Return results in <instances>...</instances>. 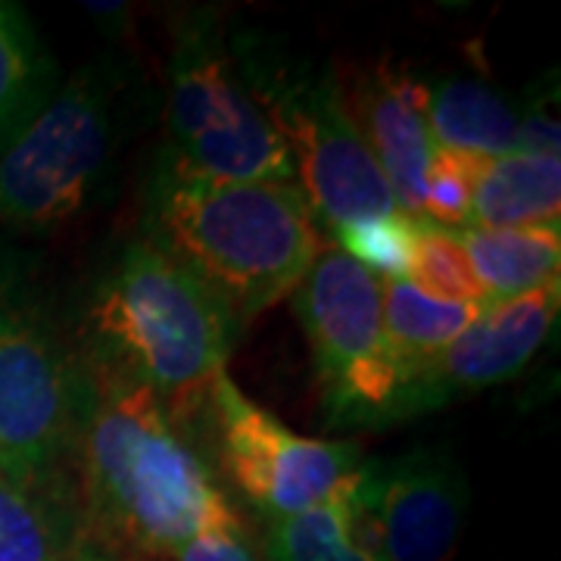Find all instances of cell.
<instances>
[{"mask_svg":"<svg viewBox=\"0 0 561 561\" xmlns=\"http://www.w3.org/2000/svg\"><path fill=\"white\" fill-rule=\"evenodd\" d=\"M522 110L502 91L474 79H449L427 88V128L434 147L478 157L515 153Z\"/></svg>","mask_w":561,"mask_h":561,"instance_id":"15","label":"cell"},{"mask_svg":"<svg viewBox=\"0 0 561 561\" xmlns=\"http://www.w3.org/2000/svg\"><path fill=\"white\" fill-rule=\"evenodd\" d=\"M228 47L247 91L290 150L297 184L316 219L337 231L400 213L331 62L260 28L234 32Z\"/></svg>","mask_w":561,"mask_h":561,"instance_id":"4","label":"cell"},{"mask_svg":"<svg viewBox=\"0 0 561 561\" xmlns=\"http://www.w3.org/2000/svg\"><path fill=\"white\" fill-rule=\"evenodd\" d=\"M66 561H116V559H113V556H106V552H101L98 546L79 540V546L72 549V556H69Z\"/></svg>","mask_w":561,"mask_h":561,"instance_id":"25","label":"cell"},{"mask_svg":"<svg viewBox=\"0 0 561 561\" xmlns=\"http://www.w3.org/2000/svg\"><path fill=\"white\" fill-rule=\"evenodd\" d=\"M294 309L309 341L328 424L343 431L383 427L400 371L383 334L381 278L331 243L294 290Z\"/></svg>","mask_w":561,"mask_h":561,"instance_id":"8","label":"cell"},{"mask_svg":"<svg viewBox=\"0 0 561 561\" xmlns=\"http://www.w3.org/2000/svg\"><path fill=\"white\" fill-rule=\"evenodd\" d=\"M243 324L153 241H131L103 268L81 312V365L150 390L187 431L225 371Z\"/></svg>","mask_w":561,"mask_h":561,"instance_id":"2","label":"cell"},{"mask_svg":"<svg viewBox=\"0 0 561 561\" xmlns=\"http://www.w3.org/2000/svg\"><path fill=\"white\" fill-rule=\"evenodd\" d=\"M412 221L402 213L383 219L353 221L334 231V247L343 250L350 260L381 280L405 278L409 268V247H412Z\"/></svg>","mask_w":561,"mask_h":561,"instance_id":"22","label":"cell"},{"mask_svg":"<svg viewBox=\"0 0 561 561\" xmlns=\"http://www.w3.org/2000/svg\"><path fill=\"white\" fill-rule=\"evenodd\" d=\"M486 162L490 157L434 147L427 179H424V216L421 219L434 221L449 231L468 228L474 187H478V179H481Z\"/></svg>","mask_w":561,"mask_h":561,"instance_id":"21","label":"cell"},{"mask_svg":"<svg viewBox=\"0 0 561 561\" xmlns=\"http://www.w3.org/2000/svg\"><path fill=\"white\" fill-rule=\"evenodd\" d=\"M72 443L81 540L116 561H165L184 542L238 522V508L191 431L140 383L84 368Z\"/></svg>","mask_w":561,"mask_h":561,"instance_id":"1","label":"cell"},{"mask_svg":"<svg viewBox=\"0 0 561 561\" xmlns=\"http://www.w3.org/2000/svg\"><path fill=\"white\" fill-rule=\"evenodd\" d=\"M350 113L383 181L409 219L424 216V179L434 157L427 84L393 62L371 66L353 88Z\"/></svg>","mask_w":561,"mask_h":561,"instance_id":"12","label":"cell"},{"mask_svg":"<svg viewBox=\"0 0 561 561\" xmlns=\"http://www.w3.org/2000/svg\"><path fill=\"white\" fill-rule=\"evenodd\" d=\"M57 91V62L28 13L0 0V153Z\"/></svg>","mask_w":561,"mask_h":561,"instance_id":"18","label":"cell"},{"mask_svg":"<svg viewBox=\"0 0 561 561\" xmlns=\"http://www.w3.org/2000/svg\"><path fill=\"white\" fill-rule=\"evenodd\" d=\"M559 300V287H546L512 300L486 302L481 316L440 356H434L397 390L383 415V427L437 412L461 397L515 378L552 334Z\"/></svg>","mask_w":561,"mask_h":561,"instance_id":"11","label":"cell"},{"mask_svg":"<svg viewBox=\"0 0 561 561\" xmlns=\"http://www.w3.org/2000/svg\"><path fill=\"white\" fill-rule=\"evenodd\" d=\"M165 561H272L262 540H256L243 518L231 524L213 527L191 542H184L179 552H172Z\"/></svg>","mask_w":561,"mask_h":561,"instance_id":"23","label":"cell"},{"mask_svg":"<svg viewBox=\"0 0 561 561\" xmlns=\"http://www.w3.org/2000/svg\"><path fill=\"white\" fill-rule=\"evenodd\" d=\"M79 540V502L60 478L16 483L0 474V561H66Z\"/></svg>","mask_w":561,"mask_h":561,"instance_id":"14","label":"cell"},{"mask_svg":"<svg viewBox=\"0 0 561 561\" xmlns=\"http://www.w3.org/2000/svg\"><path fill=\"white\" fill-rule=\"evenodd\" d=\"M549 94H556V88H552V91H540V94L522 110V125H518L515 153L559 157V113H556V106H549Z\"/></svg>","mask_w":561,"mask_h":561,"instance_id":"24","label":"cell"},{"mask_svg":"<svg viewBox=\"0 0 561 561\" xmlns=\"http://www.w3.org/2000/svg\"><path fill=\"white\" fill-rule=\"evenodd\" d=\"M128 66L94 57L62 81L0 153V225L54 231L94 197L116 153Z\"/></svg>","mask_w":561,"mask_h":561,"instance_id":"5","label":"cell"},{"mask_svg":"<svg viewBox=\"0 0 561 561\" xmlns=\"http://www.w3.org/2000/svg\"><path fill=\"white\" fill-rule=\"evenodd\" d=\"M147 231L241 324L294 297L324 250L297 184L206 179L165 153L150 184Z\"/></svg>","mask_w":561,"mask_h":561,"instance_id":"3","label":"cell"},{"mask_svg":"<svg viewBox=\"0 0 561 561\" xmlns=\"http://www.w3.org/2000/svg\"><path fill=\"white\" fill-rule=\"evenodd\" d=\"M201 421L221 474L265 522L350 496L365 465L359 443L302 437L250 400L228 371L209 383L197 427Z\"/></svg>","mask_w":561,"mask_h":561,"instance_id":"9","label":"cell"},{"mask_svg":"<svg viewBox=\"0 0 561 561\" xmlns=\"http://www.w3.org/2000/svg\"><path fill=\"white\" fill-rule=\"evenodd\" d=\"M468 508V481L449 449L421 446L365 459L350 493V534L375 561H453Z\"/></svg>","mask_w":561,"mask_h":561,"instance_id":"10","label":"cell"},{"mask_svg":"<svg viewBox=\"0 0 561 561\" xmlns=\"http://www.w3.org/2000/svg\"><path fill=\"white\" fill-rule=\"evenodd\" d=\"M165 138L162 153L206 179L297 184L290 150L247 91L219 16L206 10L187 13L172 38Z\"/></svg>","mask_w":561,"mask_h":561,"instance_id":"7","label":"cell"},{"mask_svg":"<svg viewBox=\"0 0 561 561\" xmlns=\"http://www.w3.org/2000/svg\"><path fill=\"white\" fill-rule=\"evenodd\" d=\"M486 302L440 300L405 278L381 280L383 334L400 371V387L434 356H440L478 319Z\"/></svg>","mask_w":561,"mask_h":561,"instance_id":"17","label":"cell"},{"mask_svg":"<svg viewBox=\"0 0 561 561\" xmlns=\"http://www.w3.org/2000/svg\"><path fill=\"white\" fill-rule=\"evenodd\" d=\"M405 280L415 284L424 294H431V297H440V300L486 302L456 231L440 228L434 221H412V247H409Z\"/></svg>","mask_w":561,"mask_h":561,"instance_id":"20","label":"cell"},{"mask_svg":"<svg viewBox=\"0 0 561 561\" xmlns=\"http://www.w3.org/2000/svg\"><path fill=\"white\" fill-rule=\"evenodd\" d=\"M561 160L540 153H505L483 165L471 225L478 228H527L559 225Z\"/></svg>","mask_w":561,"mask_h":561,"instance_id":"16","label":"cell"},{"mask_svg":"<svg viewBox=\"0 0 561 561\" xmlns=\"http://www.w3.org/2000/svg\"><path fill=\"white\" fill-rule=\"evenodd\" d=\"M468 265L481 284L486 302L512 300L534 290L559 287L561 228L527 225V228H478L456 231Z\"/></svg>","mask_w":561,"mask_h":561,"instance_id":"13","label":"cell"},{"mask_svg":"<svg viewBox=\"0 0 561 561\" xmlns=\"http://www.w3.org/2000/svg\"><path fill=\"white\" fill-rule=\"evenodd\" d=\"M262 546L272 561H375L350 534V496L302 515L265 522Z\"/></svg>","mask_w":561,"mask_h":561,"instance_id":"19","label":"cell"},{"mask_svg":"<svg viewBox=\"0 0 561 561\" xmlns=\"http://www.w3.org/2000/svg\"><path fill=\"white\" fill-rule=\"evenodd\" d=\"M88 375L20 260L0 247V474L16 483L60 478L72 459Z\"/></svg>","mask_w":561,"mask_h":561,"instance_id":"6","label":"cell"}]
</instances>
